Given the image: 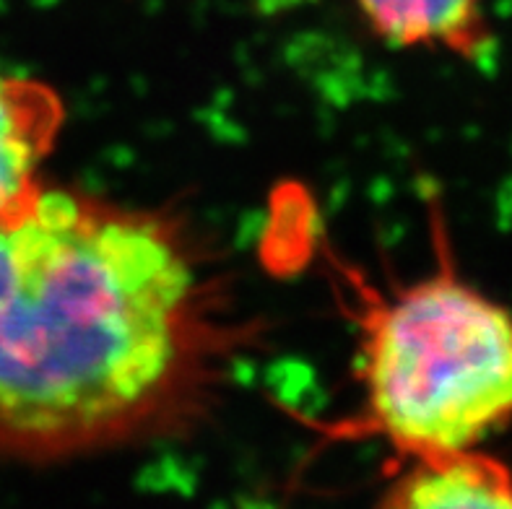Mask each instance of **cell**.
Here are the masks:
<instances>
[{
    "instance_id": "obj_1",
    "label": "cell",
    "mask_w": 512,
    "mask_h": 509,
    "mask_svg": "<svg viewBox=\"0 0 512 509\" xmlns=\"http://www.w3.org/2000/svg\"><path fill=\"white\" fill-rule=\"evenodd\" d=\"M247 341L180 216L45 185L0 219V458L188 432Z\"/></svg>"
},
{
    "instance_id": "obj_2",
    "label": "cell",
    "mask_w": 512,
    "mask_h": 509,
    "mask_svg": "<svg viewBox=\"0 0 512 509\" xmlns=\"http://www.w3.org/2000/svg\"><path fill=\"white\" fill-rule=\"evenodd\" d=\"M364 403L346 437H377L393 460L479 447L512 421V315L448 263L380 294L359 286Z\"/></svg>"
},
{
    "instance_id": "obj_3",
    "label": "cell",
    "mask_w": 512,
    "mask_h": 509,
    "mask_svg": "<svg viewBox=\"0 0 512 509\" xmlns=\"http://www.w3.org/2000/svg\"><path fill=\"white\" fill-rule=\"evenodd\" d=\"M63 125V97L47 81L0 68V219L45 187L42 167Z\"/></svg>"
},
{
    "instance_id": "obj_4",
    "label": "cell",
    "mask_w": 512,
    "mask_h": 509,
    "mask_svg": "<svg viewBox=\"0 0 512 509\" xmlns=\"http://www.w3.org/2000/svg\"><path fill=\"white\" fill-rule=\"evenodd\" d=\"M385 507H512V473L481 452L442 450L393 460L383 491Z\"/></svg>"
},
{
    "instance_id": "obj_5",
    "label": "cell",
    "mask_w": 512,
    "mask_h": 509,
    "mask_svg": "<svg viewBox=\"0 0 512 509\" xmlns=\"http://www.w3.org/2000/svg\"><path fill=\"white\" fill-rule=\"evenodd\" d=\"M372 34L398 50L474 55L487 39L484 0H357Z\"/></svg>"
}]
</instances>
